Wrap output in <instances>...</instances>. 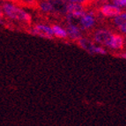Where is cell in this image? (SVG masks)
I'll use <instances>...</instances> for the list:
<instances>
[{
	"label": "cell",
	"mask_w": 126,
	"mask_h": 126,
	"mask_svg": "<svg viewBox=\"0 0 126 126\" xmlns=\"http://www.w3.org/2000/svg\"><path fill=\"white\" fill-rule=\"evenodd\" d=\"M66 33H67V35H69L72 40H77V39L80 38L79 29H78L77 27H73L72 25H68Z\"/></svg>",
	"instance_id": "obj_11"
},
{
	"label": "cell",
	"mask_w": 126,
	"mask_h": 126,
	"mask_svg": "<svg viewBox=\"0 0 126 126\" xmlns=\"http://www.w3.org/2000/svg\"><path fill=\"white\" fill-rule=\"evenodd\" d=\"M2 7L4 13L9 18L17 19V20L24 21L25 23L28 24V25L31 24V16L28 13H25L23 10H21V9L18 8L16 6H13L10 4H4Z\"/></svg>",
	"instance_id": "obj_1"
},
{
	"label": "cell",
	"mask_w": 126,
	"mask_h": 126,
	"mask_svg": "<svg viewBox=\"0 0 126 126\" xmlns=\"http://www.w3.org/2000/svg\"><path fill=\"white\" fill-rule=\"evenodd\" d=\"M94 53H99V54H106V50L103 49L101 48H98V47H95L94 48Z\"/></svg>",
	"instance_id": "obj_17"
},
{
	"label": "cell",
	"mask_w": 126,
	"mask_h": 126,
	"mask_svg": "<svg viewBox=\"0 0 126 126\" xmlns=\"http://www.w3.org/2000/svg\"><path fill=\"white\" fill-rule=\"evenodd\" d=\"M51 29H52L55 35L57 36V37H59V38L67 37V33H66V31H65L64 29H63L61 27H59V26L53 25L52 27H51Z\"/></svg>",
	"instance_id": "obj_12"
},
{
	"label": "cell",
	"mask_w": 126,
	"mask_h": 126,
	"mask_svg": "<svg viewBox=\"0 0 126 126\" xmlns=\"http://www.w3.org/2000/svg\"><path fill=\"white\" fill-rule=\"evenodd\" d=\"M77 42L78 44L82 48H84L86 50L89 51V52L94 53V45L90 41L86 40V39H82V38H79L77 39Z\"/></svg>",
	"instance_id": "obj_9"
},
{
	"label": "cell",
	"mask_w": 126,
	"mask_h": 126,
	"mask_svg": "<svg viewBox=\"0 0 126 126\" xmlns=\"http://www.w3.org/2000/svg\"><path fill=\"white\" fill-rule=\"evenodd\" d=\"M32 33L34 34H36V35L41 36V37L48 38V39H53V36H54V33H53L51 27L43 25L35 26L34 32H32Z\"/></svg>",
	"instance_id": "obj_3"
},
{
	"label": "cell",
	"mask_w": 126,
	"mask_h": 126,
	"mask_svg": "<svg viewBox=\"0 0 126 126\" xmlns=\"http://www.w3.org/2000/svg\"><path fill=\"white\" fill-rule=\"evenodd\" d=\"M2 19H3V12H2V10H1V8H0V22H1Z\"/></svg>",
	"instance_id": "obj_18"
},
{
	"label": "cell",
	"mask_w": 126,
	"mask_h": 126,
	"mask_svg": "<svg viewBox=\"0 0 126 126\" xmlns=\"http://www.w3.org/2000/svg\"><path fill=\"white\" fill-rule=\"evenodd\" d=\"M39 8L42 12H44V13H50V12H52V5H51L49 1H42L39 4Z\"/></svg>",
	"instance_id": "obj_14"
},
{
	"label": "cell",
	"mask_w": 126,
	"mask_h": 126,
	"mask_svg": "<svg viewBox=\"0 0 126 126\" xmlns=\"http://www.w3.org/2000/svg\"><path fill=\"white\" fill-rule=\"evenodd\" d=\"M112 37H113V34L108 30H99L95 32L94 35L95 42L103 45H107V46H109L112 41Z\"/></svg>",
	"instance_id": "obj_2"
},
{
	"label": "cell",
	"mask_w": 126,
	"mask_h": 126,
	"mask_svg": "<svg viewBox=\"0 0 126 126\" xmlns=\"http://www.w3.org/2000/svg\"><path fill=\"white\" fill-rule=\"evenodd\" d=\"M125 19H126V15L125 13H120L119 15L116 16L115 19H114V23L116 24L121 32H123L124 34H125L126 31V26H125Z\"/></svg>",
	"instance_id": "obj_8"
},
{
	"label": "cell",
	"mask_w": 126,
	"mask_h": 126,
	"mask_svg": "<svg viewBox=\"0 0 126 126\" xmlns=\"http://www.w3.org/2000/svg\"><path fill=\"white\" fill-rule=\"evenodd\" d=\"M124 46V39L119 34H113L112 41L109 44V47L113 48H122Z\"/></svg>",
	"instance_id": "obj_10"
},
{
	"label": "cell",
	"mask_w": 126,
	"mask_h": 126,
	"mask_svg": "<svg viewBox=\"0 0 126 126\" xmlns=\"http://www.w3.org/2000/svg\"><path fill=\"white\" fill-rule=\"evenodd\" d=\"M101 13L106 17H116L120 13H122L120 8L115 5H104L101 7Z\"/></svg>",
	"instance_id": "obj_5"
},
{
	"label": "cell",
	"mask_w": 126,
	"mask_h": 126,
	"mask_svg": "<svg viewBox=\"0 0 126 126\" xmlns=\"http://www.w3.org/2000/svg\"><path fill=\"white\" fill-rule=\"evenodd\" d=\"M115 4L119 7H124L126 4V0H114L113 1Z\"/></svg>",
	"instance_id": "obj_16"
},
{
	"label": "cell",
	"mask_w": 126,
	"mask_h": 126,
	"mask_svg": "<svg viewBox=\"0 0 126 126\" xmlns=\"http://www.w3.org/2000/svg\"><path fill=\"white\" fill-rule=\"evenodd\" d=\"M52 5V11L59 15L67 14V4L64 0H48Z\"/></svg>",
	"instance_id": "obj_4"
},
{
	"label": "cell",
	"mask_w": 126,
	"mask_h": 126,
	"mask_svg": "<svg viewBox=\"0 0 126 126\" xmlns=\"http://www.w3.org/2000/svg\"><path fill=\"white\" fill-rule=\"evenodd\" d=\"M84 6L77 3H70L67 4V13L72 15L84 14Z\"/></svg>",
	"instance_id": "obj_7"
},
{
	"label": "cell",
	"mask_w": 126,
	"mask_h": 126,
	"mask_svg": "<svg viewBox=\"0 0 126 126\" xmlns=\"http://www.w3.org/2000/svg\"><path fill=\"white\" fill-rule=\"evenodd\" d=\"M72 3H77V4H79L83 6H89L93 2L94 0H70Z\"/></svg>",
	"instance_id": "obj_15"
},
{
	"label": "cell",
	"mask_w": 126,
	"mask_h": 126,
	"mask_svg": "<svg viewBox=\"0 0 126 126\" xmlns=\"http://www.w3.org/2000/svg\"><path fill=\"white\" fill-rule=\"evenodd\" d=\"M85 14L81 15H72L67 13V21L69 25H72L73 27H77L78 29L84 30V27L82 25V18Z\"/></svg>",
	"instance_id": "obj_6"
},
{
	"label": "cell",
	"mask_w": 126,
	"mask_h": 126,
	"mask_svg": "<svg viewBox=\"0 0 126 126\" xmlns=\"http://www.w3.org/2000/svg\"><path fill=\"white\" fill-rule=\"evenodd\" d=\"M94 23V19L91 15H84L82 18V25H83L84 29L92 27Z\"/></svg>",
	"instance_id": "obj_13"
}]
</instances>
